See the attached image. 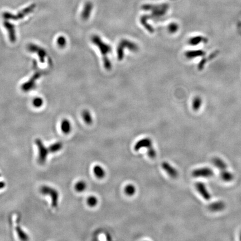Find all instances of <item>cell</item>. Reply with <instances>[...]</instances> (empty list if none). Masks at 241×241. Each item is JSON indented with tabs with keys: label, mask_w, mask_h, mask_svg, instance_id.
<instances>
[{
	"label": "cell",
	"mask_w": 241,
	"mask_h": 241,
	"mask_svg": "<svg viewBox=\"0 0 241 241\" xmlns=\"http://www.w3.org/2000/svg\"><path fill=\"white\" fill-rule=\"evenodd\" d=\"M90 40L100 50V54L102 57L104 67L107 70H110L112 68V64L109 59V54L112 51L111 46L109 44L105 43L100 36L96 34L92 36Z\"/></svg>",
	"instance_id": "cell-1"
},
{
	"label": "cell",
	"mask_w": 241,
	"mask_h": 241,
	"mask_svg": "<svg viewBox=\"0 0 241 241\" xmlns=\"http://www.w3.org/2000/svg\"><path fill=\"white\" fill-rule=\"evenodd\" d=\"M169 8V5L168 3H162L159 5L144 4L141 6V9L146 11H150V15H148L150 19H160L165 16Z\"/></svg>",
	"instance_id": "cell-2"
},
{
	"label": "cell",
	"mask_w": 241,
	"mask_h": 241,
	"mask_svg": "<svg viewBox=\"0 0 241 241\" xmlns=\"http://www.w3.org/2000/svg\"><path fill=\"white\" fill-rule=\"evenodd\" d=\"M126 48L132 52H138L139 50V47L137 44L127 39H122L119 41L117 48V56L119 61L123 59L124 50Z\"/></svg>",
	"instance_id": "cell-3"
},
{
	"label": "cell",
	"mask_w": 241,
	"mask_h": 241,
	"mask_svg": "<svg viewBox=\"0 0 241 241\" xmlns=\"http://www.w3.org/2000/svg\"><path fill=\"white\" fill-rule=\"evenodd\" d=\"M40 192L44 195H49L50 196L52 201V206L53 208H57L58 205V201L59 194L57 190L52 187L44 185L41 187Z\"/></svg>",
	"instance_id": "cell-4"
},
{
	"label": "cell",
	"mask_w": 241,
	"mask_h": 241,
	"mask_svg": "<svg viewBox=\"0 0 241 241\" xmlns=\"http://www.w3.org/2000/svg\"><path fill=\"white\" fill-rule=\"evenodd\" d=\"M35 144L38 146V150H39L38 161L40 164H43L46 161V159L49 152V149H47L46 147L44 146L43 141L39 138L36 140Z\"/></svg>",
	"instance_id": "cell-5"
},
{
	"label": "cell",
	"mask_w": 241,
	"mask_h": 241,
	"mask_svg": "<svg viewBox=\"0 0 241 241\" xmlns=\"http://www.w3.org/2000/svg\"><path fill=\"white\" fill-rule=\"evenodd\" d=\"M35 7V5L34 4H33V5H31L30 6H29L27 8H25L24 10L20 12L19 14H17V16L13 15L11 13L5 12V13H3V17L4 18H5V19H12V20H19V19L23 18L26 15H27V14H29L31 12L33 11Z\"/></svg>",
	"instance_id": "cell-6"
},
{
	"label": "cell",
	"mask_w": 241,
	"mask_h": 241,
	"mask_svg": "<svg viewBox=\"0 0 241 241\" xmlns=\"http://www.w3.org/2000/svg\"><path fill=\"white\" fill-rule=\"evenodd\" d=\"M192 175L195 177L209 178L213 175V171L208 168H201L192 172Z\"/></svg>",
	"instance_id": "cell-7"
},
{
	"label": "cell",
	"mask_w": 241,
	"mask_h": 241,
	"mask_svg": "<svg viewBox=\"0 0 241 241\" xmlns=\"http://www.w3.org/2000/svg\"><path fill=\"white\" fill-rule=\"evenodd\" d=\"M93 5L90 1L85 3L83 10L81 12V17L84 21H87L90 19L92 12Z\"/></svg>",
	"instance_id": "cell-8"
},
{
	"label": "cell",
	"mask_w": 241,
	"mask_h": 241,
	"mask_svg": "<svg viewBox=\"0 0 241 241\" xmlns=\"http://www.w3.org/2000/svg\"><path fill=\"white\" fill-rule=\"evenodd\" d=\"M152 146V142L150 138H145L138 141L135 144L134 146V149L135 151H138L142 148H147V149L151 148Z\"/></svg>",
	"instance_id": "cell-9"
},
{
	"label": "cell",
	"mask_w": 241,
	"mask_h": 241,
	"mask_svg": "<svg viewBox=\"0 0 241 241\" xmlns=\"http://www.w3.org/2000/svg\"><path fill=\"white\" fill-rule=\"evenodd\" d=\"M196 188L203 198L206 200H209L211 199V194L209 193L208 191L206 189L205 185L203 184L202 183H198L196 184Z\"/></svg>",
	"instance_id": "cell-10"
},
{
	"label": "cell",
	"mask_w": 241,
	"mask_h": 241,
	"mask_svg": "<svg viewBox=\"0 0 241 241\" xmlns=\"http://www.w3.org/2000/svg\"><path fill=\"white\" fill-rule=\"evenodd\" d=\"M162 167L163 169L169 175H170L172 178H176L178 175V173L175 168H173L170 164L166 162H164L162 164Z\"/></svg>",
	"instance_id": "cell-11"
},
{
	"label": "cell",
	"mask_w": 241,
	"mask_h": 241,
	"mask_svg": "<svg viewBox=\"0 0 241 241\" xmlns=\"http://www.w3.org/2000/svg\"><path fill=\"white\" fill-rule=\"evenodd\" d=\"M28 50H30V52H37L38 55L40 57V60L41 61V62H44V58L46 56V53L45 51L43 49H40L39 47L34 45V44H30V45L28 46Z\"/></svg>",
	"instance_id": "cell-12"
},
{
	"label": "cell",
	"mask_w": 241,
	"mask_h": 241,
	"mask_svg": "<svg viewBox=\"0 0 241 241\" xmlns=\"http://www.w3.org/2000/svg\"><path fill=\"white\" fill-rule=\"evenodd\" d=\"M3 25L5 26L7 30L8 31L9 34V38L11 42L14 43L16 41V35H15V30L13 25L11 24L8 22H4Z\"/></svg>",
	"instance_id": "cell-13"
},
{
	"label": "cell",
	"mask_w": 241,
	"mask_h": 241,
	"mask_svg": "<svg viewBox=\"0 0 241 241\" xmlns=\"http://www.w3.org/2000/svg\"><path fill=\"white\" fill-rule=\"evenodd\" d=\"M149 20H150V18H149L148 15H142L140 17V22H141V25L145 27V29L147 30L149 33L153 34L154 33V29L153 28L151 25L149 24V22H148Z\"/></svg>",
	"instance_id": "cell-14"
},
{
	"label": "cell",
	"mask_w": 241,
	"mask_h": 241,
	"mask_svg": "<svg viewBox=\"0 0 241 241\" xmlns=\"http://www.w3.org/2000/svg\"><path fill=\"white\" fill-rule=\"evenodd\" d=\"M60 128L63 133L68 134L72 130V125L71 122L67 119H63L60 124Z\"/></svg>",
	"instance_id": "cell-15"
},
{
	"label": "cell",
	"mask_w": 241,
	"mask_h": 241,
	"mask_svg": "<svg viewBox=\"0 0 241 241\" xmlns=\"http://www.w3.org/2000/svg\"><path fill=\"white\" fill-rule=\"evenodd\" d=\"M15 228L16 230L17 233L19 235V238L22 240H27L29 239L28 236L26 233H25L23 230L21 229V227L19 225V218H17L16 220V225Z\"/></svg>",
	"instance_id": "cell-16"
},
{
	"label": "cell",
	"mask_w": 241,
	"mask_h": 241,
	"mask_svg": "<svg viewBox=\"0 0 241 241\" xmlns=\"http://www.w3.org/2000/svg\"><path fill=\"white\" fill-rule=\"evenodd\" d=\"M204 55V53L202 50H190L187 51L185 55L189 59H194V58L198 57H202Z\"/></svg>",
	"instance_id": "cell-17"
},
{
	"label": "cell",
	"mask_w": 241,
	"mask_h": 241,
	"mask_svg": "<svg viewBox=\"0 0 241 241\" xmlns=\"http://www.w3.org/2000/svg\"><path fill=\"white\" fill-rule=\"evenodd\" d=\"M81 116L84 122L88 125H90L92 123L93 118L92 114H90V111H88V109L83 110L81 113Z\"/></svg>",
	"instance_id": "cell-18"
},
{
	"label": "cell",
	"mask_w": 241,
	"mask_h": 241,
	"mask_svg": "<svg viewBox=\"0 0 241 241\" xmlns=\"http://www.w3.org/2000/svg\"><path fill=\"white\" fill-rule=\"evenodd\" d=\"M93 172L95 175L100 179L103 178L106 175V172L104 169L100 165L95 166L93 168Z\"/></svg>",
	"instance_id": "cell-19"
},
{
	"label": "cell",
	"mask_w": 241,
	"mask_h": 241,
	"mask_svg": "<svg viewBox=\"0 0 241 241\" xmlns=\"http://www.w3.org/2000/svg\"><path fill=\"white\" fill-rule=\"evenodd\" d=\"M206 38H203L201 36H197L193 38H191L189 40V43L190 45H197L202 42H206Z\"/></svg>",
	"instance_id": "cell-20"
},
{
	"label": "cell",
	"mask_w": 241,
	"mask_h": 241,
	"mask_svg": "<svg viewBox=\"0 0 241 241\" xmlns=\"http://www.w3.org/2000/svg\"><path fill=\"white\" fill-rule=\"evenodd\" d=\"M63 145L60 142H57L54 144H52L49 147V152L51 153H56L57 152L59 151L61 149H62Z\"/></svg>",
	"instance_id": "cell-21"
},
{
	"label": "cell",
	"mask_w": 241,
	"mask_h": 241,
	"mask_svg": "<svg viewBox=\"0 0 241 241\" xmlns=\"http://www.w3.org/2000/svg\"><path fill=\"white\" fill-rule=\"evenodd\" d=\"M87 188V184L84 181H79L75 184L74 188L76 192H82L84 190L86 189Z\"/></svg>",
	"instance_id": "cell-22"
},
{
	"label": "cell",
	"mask_w": 241,
	"mask_h": 241,
	"mask_svg": "<svg viewBox=\"0 0 241 241\" xmlns=\"http://www.w3.org/2000/svg\"><path fill=\"white\" fill-rule=\"evenodd\" d=\"M202 104V100L199 97H195L192 100V109L194 111H198Z\"/></svg>",
	"instance_id": "cell-23"
},
{
	"label": "cell",
	"mask_w": 241,
	"mask_h": 241,
	"mask_svg": "<svg viewBox=\"0 0 241 241\" xmlns=\"http://www.w3.org/2000/svg\"><path fill=\"white\" fill-rule=\"evenodd\" d=\"M125 192L127 195L132 196L134 195L136 192V188L132 184H128L126 186L125 188Z\"/></svg>",
	"instance_id": "cell-24"
},
{
	"label": "cell",
	"mask_w": 241,
	"mask_h": 241,
	"mask_svg": "<svg viewBox=\"0 0 241 241\" xmlns=\"http://www.w3.org/2000/svg\"><path fill=\"white\" fill-rule=\"evenodd\" d=\"M225 204L222 202H217L211 204L210 206V209L213 211H219L224 208Z\"/></svg>",
	"instance_id": "cell-25"
},
{
	"label": "cell",
	"mask_w": 241,
	"mask_h": 241,
	"mask_svg": "<svg viewBox=\"0 0 241 241\" xmlns=\"http://www.w3.org/2000/svg\"><path fill=\"white\" fill-rule=\"evenodd\" d=\"M179 25L175 22H172L168 25V30L170 34H175L179 30Z\"/></svg>",
	"instance_id": "cell-26"
},
{
	"label": "cell",
	"mask_w": 241,
	"mask_h": 241,
	"mask_svg": "<svg viewBox=\"0 0 241 241\" xmlns=\"http://www.w3.org/2000/svg\"><path fill=\"white\" fill-rule=\"evenodd\" d=\"M213 163L218 168H220L221 169H225L226 168V165H225V162L223 161V160L218 159V158H216V159H214Z\"/></svg>",
	"instance_id": "cell-27"
},
{
	"label": "cell",
	"mask_w": 241,
	"mask_h": 241,
	"mask_svg": "<svg viewBox=\"0 0 241 241\" xmlns=\"http://www.w3.org/2000/svg\"><path fill=\"white\" fill-rule=\"evenodd\" d=\"M98 203L97 198L95 196H90L87 199V204L90 207H93Z\"/></svg>",
	"instance_id": "cell-28"
},
{
	"label": "cell",
	"mask_w": 241,
	"mask_h": 241,
	"mask_svg": "<svg viewBox=\"0 0 241 241\" xmlns=\"http://www.w3.org/2000/svg\"><path fill=\"white\" fill-rule=\"evenodd\" d=\"M221 178L226 182H229L233 179V175L229 172L225 171L221 174Z\"/></svg>",
	"instance_id": "cell-29"
},
{
	"label": "cell",
	"mask_w": 241,
	"mask_h": 241,
	"mask_svg": "<svg viewBox=\"0 0 241 241\" xmlns=\"http://www.w3.org/2000/svg\"><path fill=\"white\" fill-rule=\"evenodd\" d=\"M57 42L58 45L60 48L65 47L66 44H67L66 39H65V37H64L63 36H60L59 38H58Z\"/></svg>",
	"instance_id": "cell-30"
},
{
	"label": "cell",
	"mask_w": 241,
	"mask_h": 241,
	"mask_svg": "<svg viewBox=\"0 0 241 241\" xmlns=\"http://www.w3.org/2000/svg\"><path fill=\"white\" fill-rule=\"evenodd\" d=\"M33 105L36 108H39L43 105V100L41 98H35L33 101Z\"/></svg>",
	"instance_id": "cell-31"
},
{
	"label": "cell",
	"mask_w": 241,
	"mask_h": 241,
	"mask_svg": "<svg viewBox=\"0 0 241 241\" xmlns=\"http://www.w3.org/2000/svg\"><path fill=\"white\" fill-rule=\"evenodd\" d=\"M5 187V183L3 182H0V189H2Z\"/></svg>",
	"instance_id": "cell-32"
},
{
	"label": "cell",
	"mask_w": 241,
	"mask_h": 241,
	"mask_svg": "<svg viewBox=\"0 0 241 241\" xmlns=\"http://www.w3.org/2000/svg\"><path fill=\"white\" fill-rule=\"evenodd\" d=\"M0 176H1V174H0Z\"/></svg>",
	"instance_id": "cell-33"
},
{
	"label": "cell",
	"mask_w": 241,
	"mask_h": 241,
	"mask_svg": "<svg viewBox=\"0 0 241 241\" xmlns=\"http://www.w3.org/2000/svg\"></svg>",
	"instance_id": "cell-34"
}]
</instances>
